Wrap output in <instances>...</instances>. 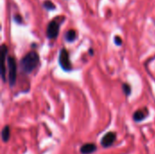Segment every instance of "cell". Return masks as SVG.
<instances>
[{
  "mask_svg": "<svg viewBox=\"0 0 155 154\" xmlns=\"http://www.w3.org/2000/svg\"><path fill=\"white\" fill-rule=\"evenodd\" d=\"M59 64L61 67L65 71H70L72 69V64L69 58V54L66 49H62L59 54Z\"/></svg>",
  "mask_w": 155,
  "mask_h": 154,
  "instance_id": "277c9868",
  "label": "cell"
},
{
  "mask_svg": "<svg viewBox=\"0 0 155 154\" xmlns=\"http://www.w3.org/2000/svg\"><path fill=\"white\" fill-rule=\"evenodd\" d=\"M60 29V23L58 22V17L54 18L51 22H49L46 28V35L50 39H54L57 37Z\"/></svg>",
  "mask_w": 155,
  "mask_h": 154,
  "instance_id": "7a4b0ae2",
  "label": "cell"
},
{
  "mask_svg": "<svg viewBox=\"0 0 155 154\" xmlns=\"http://www.w3.org/2000/svg\"><path fill=\"white\" fill-rule=\"evenodd\" d=\"M96 151V146L94 143H86L84 144L81 148V152L83 154H90Z\"/></svg>",
  "mask_w": 155,
  "mask_h": 154,
  "instance_id": "52a82bcc",
  "label": "cell"
},
{
  "mask_svg": "<svg viewBox=\"0 0 155 154\" xmlns=\"http://www.w3.org/2000/svg\"><path fill=\"white\" fill-rule=\"evenodd\" d=\"M114 43H115L117 45H121V44H122V39H121L119 36H115V37H114Z\"/></svg>",
  "mask_w": 155,
  "mask_h": 154,
  "instance_id": "5bb4252c",
  "label": "cell"
},
{
  "mask_svg": "<svg viewBox=\"0 0 155 154\" xmlns=\"http://www.w3.org/2000/svg\"><path fill=\"white\" fill-rule=\"evenodd\" d=\"M43 6L46 9V10H54L55 9V5L54 4L50 1V0H45L44 3H43Z\"/></svg>",
  "mask_w": 155,
  "mask_h": 154,
  "instance_id": "8fae6325",
  "label": "cell"
},
{
  "mask_svg": "<svg viewBox=\"0 0 155 154\" xmlns=\"http://www.w3.org/2000/svg\"><path fill=\"white\" fill-rule=\"evenodd\" d=\"M7 65H8V80L11 86L15 84L16 81V64L14 57L9 56L7 59Z\"/></svg>",
  "mask_w": 155,
  "mask_h": 154,
  "instance_id": "3957f363",
  "label": "cell"
},
{
  "mask_svg": "<svg viewBox=\"0 0 155 154\" xmlns=\"http://www.w3.org/2000/svg\"><path fill=\"white\" fill-rule=\"evenodd\" d=\"M10 137V128L8 126H5L2 131V138L4 142H7Z\"/></svg>",
  "mask_w": 155,
  "mask_h": 154,
  "instance_id": "30bf717a",
  "label": "cell"
},
{
  "mask_svg": "<svg viewBox=\"0 0 155 154\" xmlns=\"http://www.w3.org/2000/svg\"><path fill=\"white\" fill-rule=\"evenodd\" d=\"M64 37L67 42H74L76 39V32L73 29H70L66 32Z\"/></svg>",
  "mask_w": 155,
  "mask_h": 154,
  "instance_id": "ba28073f",
  "label": "cell"
},
{
  "mask_svg": "<svg viewBox=\"0 0 155 154\" xmlns=\"http://www.w3.org/2000/svg\"><path fill=\"white\" fill-rule=\"evenodd\" d=\"M144 118H145V113H144L143 111L139 110V111L135 112L134 114V121H136V122H141V121H143Z\"/></svg>",
  "mask_w": 155,
  "mask_h": 154,
  "instance_id": "9c48e42d",
  "label": "cell"
},
{
  "mask_svg": "<svg viewBox=\"0 0 155 154\" xmlns=\"http://www.w3.org/2000/svg\"><path fill=\"white\" fill-rule=\"evenodd\" d=\"M14 20L15 21V22H17L18 24H20L21 22H22V17L19 15H15V16H14Z\"/></svg>",
  "mask_w": 155,
  "mask_h": 154,
  "instance_id": "4fadbf2b",
  "label": "cell"
},
{
  "mask_svg": "<svg viewBox=\"0 0 155 154\" xmlns=\"http://www.w3.org/2000/svg\"><path fill=\"white\" fill-rule=\"evenodd\" d=\"M115 138H116V135L114 133H106L102 141H101V144L104 147V148H107V147H110L111 145H113V143H114L115 141Z\"/></svg>",
  "mask_w": 155,
  "mask_h": 154,
  "instance_id": "5b68a950",
  "label": "cell"
},
{
  "mask_svg": "<svg viewBox=\"0 0 155 154\" xmlns=\"http://www.w3.org/2000/svg\"><path fill=\"white\" fill-rule=\"evenodd\" d=\"M7 54V47L3 44L1 47V57H2V66H1V74H2V78L3 80H5V55Z\"/></svg>",
  "mask_w": 155,
  "mask_h": 154,
  "instance_id": "8992f818",
  "label": "cell"
},
{
  "mask_svg": "<svg viewBox=\"0 0 155 154\" xmlns=\"http://www.w3.org/2000/svg\"><path fill=\"white\" fill-rule=\"evenodd\" d=\"M123 88H124V91L126 95H129L131 93V88H130V86L128 84H124Z\"/></svg>",
  "mask_w": 155,
  "mask_h": 154,
  "instance_id": "7c38bea8",
  "label": "cell"
},
{
  "mask_svg": "<svg viewBox=\"0 0 155 154\" xmlns=\"http://www.w3.org/2000/svg\"><path fill=\"white\" fill-rule=\"evenodd\" d=\"M39 64V55L36 52H29L20 62L21 70L25 74L33 72Z\"/></svg>",
  "mask_w": 155,
  "mask_h": 154,
  "instance_id": "6da1fadb",
  "label": "cell"
}]
</instances>
